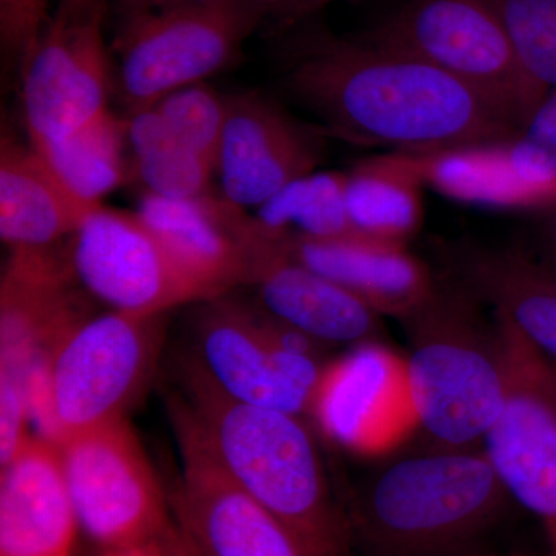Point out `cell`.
Wrapping results in <instances>:
<instances>
[{
	"label": "cell",
	"instance_id": "38",
	"mask_svg": "<svg viewBox=\"0 0 556 556\" xmlns=\"http://www.w3.org/2000/svg\"><path fill=\"white\" fill-rule=\"evenodd\" d=\"M255 2L263 3L265 7H277L278 10H281L283 7H287L291 0H255Z\"/></svg>",
	"mask_w": 556,
	"mask_h": 556
},
{
	"label": "cell",
	"instance_id": "30",
	"mask_svg": "<svg viewBox=\"0 0 556 556\" xmlns=\"http://www.w3.org/2000/svg\"><path fill=\"white\" fill-rule=\"evenodd\" d=\"M50 0H0V38L10 56L22 62L49 24Z\"/></svg>",
	"mask_w": 556,
	"mask_h": 556
},
{
	"label": "cell",
	"instance_id": "11",
	"mask_svg": "<svg viewBox=\"0 0 556 556\" xmlns=\"http://www.w3.org/2000/svg\"><path fill=\"white\" fill-rule=\"evenodd\" d=\"M169 413L181 455L172 506L177 526L201 556H309L288 527L226 471L186 399H172Z\"/></svg>",
	"mask_w": 556,
	"mask_h": 556
},
{
	"label": "cell",
	"instance_id": "31",
	"mask_svg": "<svg viewBox=\"0 0 556 556\" xmlns=\"http://www.w3.org/2000/svg\"><path fill=\"white\" fill-rule=\"evenodd\" d=\"M522 137L556 152V87L544 94L521 130Z\"/></svg>",
	"mask_w": 556,
	"mask_h": 556
},
{
	"label": "cell",
	"instance_id": "28",
	"mask_svg": "<svg viewBox=\"0 0 556 556\" xmlns=\"http://www.w3.org/2000/svg\"><path fill=\"white\" fill-rule=\"evenodd\" d=\"M228 101L229 98L219 97L217 91L200 83L172 91L152 109L160 113L186 148L211 163L217 172Z\"/></svg>",
	"mask_w": 556,
	"mask_h": 556
},
{
	"label": "cell",
	"instance_id": "12",
	"mask_svg": "<svg viewBox=\"0 0 556 556\" xmlns=\"http://www.w3.org/2000/svg\"><path fill=\"white\" fill-rule=\"evenodd\" d=\"M506 357V399L482 450L510 495L546 530L556 556V401L541 354L495 316Z\"/></svg>",
	"mask_w": 556,
	"mask_h": 556
},
{
	"label": "cell",
	"instance_id": "33",
	"mask_svg": "<svg viewBox=\"0 0 556 556\" xmlns=\"http://www.w3.org/2000/svg\"><path fill=\"white\" fill-rule=\"evenodd\" d=\"M101 9H105V0H60L54 16L64 21H80Z\"/></svg>",
	"mask_w": 556,
	"mask_h": 556
},
{
	"label": "cell",
	"instance_id": "27",
	"mask_svg": "<svg viewBox=\"0 0 556 556\" xmlns=\"http://www.w3.org/2000/svg\"><path fill=\"white\" fill-rule=\"evenodd\" d=\"M127 121L134 172L149 193L177 200L207 195L215 167L186 148L155 109L131 113Z\"/></svg>",
	"mask_w": 556,
	"mask_h": 556
},
{
	"label": "cell",
	"instance_id": "2",
	"mask_svg": "<svg viewBox=\"0 0 556 556\" xmlns=\"http://www.w3.org/2000/svg\"><path fill=\"white\" fill-rule=\"evenodd\" d=\"M186 402L237 484L288 527L309 556H351L353 530L329 492L299 416L236 401L190 362Z\"/></svg>",
	"mask_w": 556,
	"mask_h": 556
},
{
	"label": "cell",
	"instance_id": "29",
	"mask_svg": "<svg viewBox=\"0 0 556 556\" xmlns=\"http://www.w3.org/2000/svg\"><path fill=\"white\" fill-rule=\"evenodd\" d=\"M518 60L546 90L556 87V0H493Z\"/></svg>",
	"mask_w": 556,
	"mask_h": 556
},
{
	"label": "cell",
	"instance_id": "24",
	"mask_svg": "<svg viewBox=\"0 0 556 556\" xmlns=\"http://www.w3.org/2000/svg\"><path fill=\"white\" fill-rule=\"evenodd\" d=\"M346 179V207L358 236L405 244L424 225L422 179L397 152L367 159Z\"/></svg>",
	"mask_w": 556,
	"mask_h": 556
},
{
	"label": "cell",
	"instance_id": "25",
	"mask_svg": "<svg viewBox=\"0 0 556 556\" xmlns=\"http://www.w3.org/2000/svg\"><path fill=\"white\" fill-rule=\"evenodd\" d=\"M126 142L129 121L108 110L73 134L30 144L73 195L101 206L104 197L127 181Z\"/></svg>",
	"mask_w": 556,
	"mask_h": 556
},
{
	"label": "cell",
	"instance_id": "13",
	"mask_svg": "<svg viewBox=\"0 0 556 556\" xmlns=\"http://www.w3.org/2000/svg\"><path fill=\"white\" fill-rule=\"evenodd\" d=\"M309 413L321 433L346 452L364 457L394 452L420 431L407 357L379 339L357 343L325 365Z\"/></svg>",
	"mask_w": 556,
	"mask_h": 556
},
{
	"label": "cell",
	"instance_id": "8",
	"mask_svg": "<svg viewBox=\"0 0 556 556\" xmlns=\"http://www.w3.org/2000/svg\"><path fill=\"white\" fill-rule=\"evenodd\" d=\"M223 298V295H222ZM217 298L208 300L197 325V365L228 396L258 407L300 416L324 368L318 340L254 309Z\"/></svg>",
	"mask_w": 556,
	"mask_h": 556
},
{
	"label": "cell",
	"instance_id": "1",
	"mask_svg": "<svg viewBox=\"0 0 556 556\" xmlns=\"http://www.w3.org/2000/svg\"><path fill=\"white\" fill-rule=\"evenodd\" d=\"M283 86L329 137L390 152H434L521 134L463 80L405 51L327 31L289 47Z\"/></svg>",
	"mask_w": 556,
	"mask_h": 556
},
{
	"label": "cell",
	"instance_id": "35",
	"mask_svg": "<svg viewBox=\"0 0 556 556\" xmlns=\"http://www.w3.org/2000/svg\"><path fill=\"white\" fill-rule=\"evenodd\" d=\"M104 556H169V552L164 546L163 536H161L159 540L131 544V546L109 548Z\"/></svg>",
	"mask_w": 556,
	"mask_h": 556
},
{
	"label": "cell",
	"instance_id": "26",
	"mask_svg": "<svg viewBox=\"0 0 556 556\" xmlns=\"http://www.w3.org/2000/svg\"><path fill=\"white\" fill-rule=\"evenodd\" d=\"M346 179L342 172H311L260 204L254 218L274 237L358 236L348 215Z\"/></svg>",
	"mask_w": 556,
	"mask_h": 556
},
{
	"label": "cell",
	"instance_id": "10",
	"mask_svg": "<svg viewBox=\"0 0 556 556\" xmlns=\"http://www.w3.org/2000/svg\"><path fill=\"white\" fill-rule=\"evenodd\" d=\"M70 258L84 289L119 313L164 316L222 298L170 254L138 212L94 207L73 236Z\"/></svg>",
	"mask_w": 556,
	"mask_h": 556
},
{
	"label": "cell",
	"instance_id": "32",
	"mask_svg": "<svg viewBox=\"0 0 556 556\" xmlns=\"http://www.w3.org/2000/svg\"><path fill=\"white\" fill-rule=\"evenodd\" d=\"M532 252L556 268V206L548 208Z\"/></svg>",
	"mask_w": 556,
	"mask_h": 556
},
{
	"label": "cell",
	"instance_id": "4",
	"mask_svg": "<svg viewBox=\"0 0 556 556\" xmlns=\"http://www.w3.org/2000/svg\"><path fill=\"white\" fill-rule=\"evenodd\" d=\"M444 276L402 320L409 340L408 383L419 430L442 450L477 448L506 399V357L495 317Z\"/></svg>",
	"mask_w": 556,
	"mask_h": 556
},
{
	"label": "cell",
	"instance_id": "5",
	"mask_svg": "<svg viewBox=\"0 0 556 556\" xmlns=\"http://www.w3.org/2000/svg\"><path fill=\"white\" fill-rule=\"evenodd\" d=\"M266 9L255 0L127 9L113 46L129 115L228 68L239 60Z\"/></svg>",
	"mask_w": 556,
	"mask_h": 556
},
{
	"label": "cell",
	"instance_id": "15",
	"mask_svg": "<svg viewBox=\"0 0 556 556\" xmlns=\"http://www.w3.org/2000/svg\"><path fill=\"white\" fill-rule=\"evenodd\" d=\"M72 258L53 247L11 248L0 285V376L27 386L62 339L87 320Z\"/></svg>",
	"mask_w": 556,
	"mask_h": 556
},
{
	"label": "cell",
	"instance_id": "39",
	"mask_svg": "<svg viewBox=\"0 0 556 556\" xmlns=\"http://www.w3.org/2000/svg\"><path fill=\"white\" fill-rule=\"evenodd\" d=\"M460 556H530L525 554H508V555H496V554H466Z\"/></svg>",
	"mask_w": 556,
	"mask_h": 556
},
{
	"label": "cell",
	"instance_id": "18",
	"mask_svg": "<svg viewBox=\"0 0 556 556\" xmlns=\"http://www.w3.org/2000/svg\"><path fill=\"white\" fill-rule=\"evenodd\" d=\"M445 274L556 364V268L535 252L463 240L441 249Z\"/></svg>",
	"mask_w": 556,
	"mask_h": 556
},
{
	"label": "cell",
	"instance_id": "3",
	"mask_svg": "<svg viewBox=\"0 0 556 556\" xmlns=\"http://www.w3.org/2000/svg\"><path fill=\"white\" fill-rule=\"evenodd\" d=\"M510 495L484 450H439L388 464L350 518L375 556H460L506 510Z\"/></svg>",
	"mask_w": 556,
	"mask_h": 556
},
{
	"label": "cell",
	"instance_id": "36",
	"mask_svg": "<svg viewBox=\"0 0 556 556\" xmlns=\"http://www.w3.org/2000/svg\"><path fill=\"white\" fill-rule=\"evenodd\" d=\"M332 2H336V0H291L287 7L280 10V13L283 16L285 24L289 25Z\"/></svg>",
	"mask_w": 556,
	"mask_h": 556
},
{
	"label": "cell",
	"instance_id": "19",
	"mask_svg": "<svg viewBox=\"0 0 556 556\" xmlns=\"http://www.w3.org/2000/svg\"><path fill=\"white\" fill-rule=\"evenodd\" d=\"M137 212L170 254L215 294L251 283L258 226L244 208L208 195L177 200L148 192Z\"/></svg>",
	"mask_w": 556,
	"mask_h": 556
},
{
	"label": "cell",
	"instance_id": "37",
	"mask_svg": "<svg viewBox=\"0 0 556 556\" xmlns=\"http://www.w3.org/2000/svg\"><path fill=\"white\" fill-rule=\"evenodd\" d=\"M541 367H543L544 378H546L547 386L551 388L556 401V364L541 356Z\"/></svg>",
	"mask_w": 556,
	"mask_h": 556
},
{
	"label": "cell",
	"instance_id": "9",
	"mask_svg": "<svg viewBox=\"0 0 556 556\" xmlns=\"http://www.w3.org/2000/svg\"><path fill=\"white\" fill-rule=\"evenodd\" d=\"M58 448L79 527L105 551L170 529L166 497L127 419L73 434Z\"/></svg>",
	"mask_w": 556,
	"mask_h": 556
},
{
	"label": "cell",
	"instance_id": "22",
	"mask_svg": "<svg viewBox=\"0 0 556 556\" xmlns=\"http://www.w3.org/2000/svg\"><path fill=\"white\" fill-rule=\"evenodd\" d=\"M280 241L292 258L346 289L380 317L405 320L437 289L438 277L405 244L364 236H283Z\"/></svg>",
	"mask_w": 556,
	"mask_h": 556
},
{
	"label": "cell",
	"instance_id": "34",
	"mask_svg": "<svg viewBox=\"0 0 556 556\" xmlns=\"http://www.w3.org/2000/svg\"><path fill=\"white\" fill-rule=\"evenodd\" d=\"M163 541L169 556H201L199 548L193 546L192 541L178 526H172Z\"/></svg>",
	"mask_w": 556,
	"mask_h": 556
},
{
	"label": "cell",
	"instance_id": "21",
	"mask_svg": "<svg viewBox=\"0 0 556 556\" xmlns=\"http://www.w3.org/2000/svg\"><path fill=\"white\" fill-rule=\"evenodd\" d=\"M252 255V285L263 308L303 334L325 343L378 339L380 316L329 278L291 257L280 239L260 226Z\"/></svg>",
	"mask_w": 556,
	"mask_h": 556
},
{
	"label": "cell",
	"instance_id": "23",
	"mask_svg": "<svg viewBox=\"0 0 556 556\" xmlns=\"http://www.w3.org/2000/svg\"><path fill=\"white\" fill-rule=\"evenodd\" d=\"M98 206L80 201L33 146L2 138L0 148V237L11 248L53 247L75 236Z\"/></svg>",
	"mask_w": 556,
	"mask_h": 556
},
{
	"label": "cell",
	"instance_id": "20",
	"mask_svg": "<svg viewBox=\"0 0 556 556\" xmlns=\"http://www.w3.org/2000/svg\"><path fill=\"white\" fill-rule=\"evenodd\" d=\"M79 521L60 448L22 442L0 477V556H70Z\"/></svg>",
	"mask_w": 556,
	"mask_h": 556
},
{
	"label": "cell",
	"instance_id": "7",
	"mask_svg": "<svg viewBox=\"0 0 556 556\" xmlns=\"http://www.w3.org/2000/svg\"><path fill=\"white\" fill-rule=\"evenodd\" d=\"M163 316L112 313L72 329L51 354L49 393L54 445L90 428L126 419L148 387Z\"/></svg>",
	"mask_w": 556,
	"mask_h": 556
},
{
	"label": "cell",
	"instance_id": "14",
	"mask_svg": "<svg viewBox=\"0 0 556 556\" xmlns=\"http://www.w3.org/2000/svg\"><path fill=\"white\" fill-rule=\"evenodd\" d=\"M105 9L80 21L54 16L22 62V105L30 142L73 134L108 112Z\"/></svg>",
	"mask_w": 556,
	"mask_h": 556
},
{
	"label": "cell",
	"instance_id": "17",
	"mask_svg": "<svg viewBox=\"0 0 556 556\" xmlns=\"http://www.w3.org/2000/svg\"><path fill=\"white\" fill-rule=\"evenodd\" d=\"M442 197L484 208L556 206V152L517 137L434 152H397Z\"/></svg>",
	"mask_w": 556,
	"mask_h": 556
},
{
	"label": "cell",
	"instance_id": "16",
	"mask_svg": "<svg viewBox=\"0 0 556 556\" xmlns=\"http://www.w3.org/2000/svg\"><path fill=\"white\" fill-rule=\"evenodd\" d=\"M320 134L257 91L229 98L217 160L223 199L241 208L258 207L289 182L316 170Z\"/></svg>",
	"mask_w": 556,
	"mask_h": 556
},
{
	"label": "cell",
	"instance_id": "6",
	"mask_svg": "<svg viewBox=\"0 0 556 556\" xmlns=\"http://www.w3.org/2000/svg\"><path fill=\"white\" fill-rule=\"evenodd\" d=\"M364 38L463 80L519 130L548 91L522 67L493 0H408Z\"/></svg>",
	"mask_w": 556,
	"mask_h": 556
}]
</instances>
